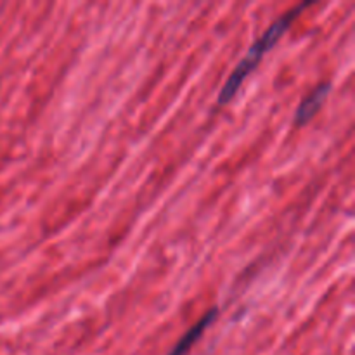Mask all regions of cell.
Returning <instances> with one entry per match:
<instances>
[{
  "mask_svg": "<svg viewBox=\"0 0 355 355\" xmlns=\"http://www.w3.org/2000/svg\"><path fill=\"white\" fill-rule=\"evenodd\" d=\"M309 6H311V2H305L302 3V6L295 7V9L290 10V12L284 14L283 17H279V19H277L276 23H274L272 26L262 35L260 40H257L255 44L252 45L248 54H246L245 58L241 59V62L236 66V69L231 73L227 82H225L224 89L220 90V96H218V106H224V104L231 103V101L234 99V96L238 94V90L241 89L245 80L250 76V73H252L253 69L257 68V64L262 61L263 55H266L267 52L276 45V42L286 33V30L291 26V23L297 19L298 14H300L304 9H307Z\"/></svg>",
  "mask_w": 355,
  "mask_h": 355,
  "instance_id": "6da1fadb",
  "label": "cell"
},
{
  "mask_svg": "<svg viewBox=\"0 0 355 355\" xmlns=\"http://www.w3.org/2000/svg\"><path fill=\"white\" fill-rule=\"evenodd\" d=\"M217 314H218L217 309H211L207 315H203V318H201L200 321H198L196 324H194L193 328H191L189 331H187L186 335L180 338V342L173 347V350L168 355H186L187 352H189L191 347H193L194 343H196V340L203 335L205 329H207L208 326L214 322V319L217 318Z\"/></svg>",
  "mask_w": 355,
  "mask_h": 355,
  "instance_id": "3957f363",
  "label": "cell"
},
{
  "mask_svg": "<svg viewBox=\"0 0 355 355\" xmlns=\"http://www.w3.org/2000/svg\"><path fill=\"white\" fill-rule=\"evenodd\" d=\"M329 94V83H321V85L315 87L304 101L298 106L297 114H295V123L297 125H307L309 121L314 118V114L321 110V106L324 104L326 97Z\"/></svg>",
  "mask_w": 355,
  "mask_h": 355,
  "instance_id": "7a4b0ae2",
  "label": "cell"
}]
</instances>
